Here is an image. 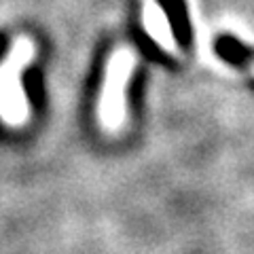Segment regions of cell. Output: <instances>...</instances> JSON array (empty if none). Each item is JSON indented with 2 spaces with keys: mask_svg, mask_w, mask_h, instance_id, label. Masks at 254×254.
Masks as SVG:
<instances>
[{
  "mask_svg": "<svg viewBox=\"0 0 254 254\" xmlns=\"http://www.w3.org/2000/svg\"><path fill=\"white\" fill-rule=\"evenodd\" d=\"M127 68L119 66V60L113 68V74H110V89H108V98H106V113L110 117L117 115V104H121V87H123V78H125Z\"/></svg>",
  "mask_w": 254,
  "mask_h": 254,
  "instance_id": "obj_3",
  "label": "cell"
},
{
  "mask_svg": "<svg viewBox=\"0 0 254 254\" xmlns=\"http://www.w3.org/2000/svg\"><path fill=\"white\" fill-rule=\"evenodd\" d=\"M159 4H161L165 17L170 21L174 38L178 41L182 49H189L190 43H193V28H190L189 9L185 0H159Z\"/></svg>",
  "mask_w": 254,
  "mask_h": 254,
  "instance_id": "obj_1",
  "label": "cell"
},
{
  "mask_svg": "<svg viewBox=\"0 0 254 254\" xmlns=\"http://www.w3.org/2000/svg\"><path fill=\"white\" fill-rule=\"evenodd\" d=\"M216 53L220 55L227 64H233V66H244L254 60V51L250 47H246L242 41H237L233 36H220L216 41Z\"/></svg>",
  "mask_w": 254,
  "mask_h": 254,
  "instance_id": "obj_2",
  "label": "cell"
}]
</instances>
